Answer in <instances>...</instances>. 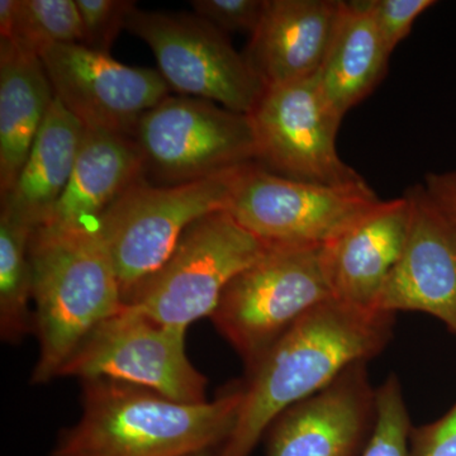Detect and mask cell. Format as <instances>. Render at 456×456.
<instances>
[{"label": "cell", "mask_w": 456, "mask_h": 456, "mask_svg": "<svg viewBox=\"0 0 456 456\" xmlns=\"http://www.w3.org/2000/svg\"><path fill=\"white\" fill-rule=\"evenodd\" d=\"M191 456H220L218 455V450H209V452H200V454Z\"/></svg>", "instance_id": "30"}, {"label": "cell", "mask_w": 456, "mask_h": 456, "mask_svg": "<svg viewBox=\"0 0 456 456\" xmlns=\"http://www.w3.org/2000/svg\"><path fill=\"white\" fill-rule=\"evenodd\" d=\"M410 416L395 374L377 389V416L362 456H410Z\"/></svg>", "instance_id": "23"}, {"label": "cell", "mask_w": 456, "mask_h": 456, "mask_svg": "<svg viewBox=\"0 0 456 456\" xmlns=\"http://www.w3.org/2000/svg\"><path fill=\"white\" fill-rule=\"evenodd\" d=\"M435 4L434 0H373L375 22L391 55L412 31L417 18Z\"/></svg>", "instance_id": "26"}, {"label": "cell", "mask_w": 456, "mask_h": 456, "mask_svg": "<svg viewBox=\"0 0 456 456\" xmlns=\"http://www.w3.org/2000/svg\"><path fill=\"white\" fill-rule=\"evenodd\" d=\"M134 139L145 171L165 185L194 182L256 163L248 114L206 99L169 97L141 117Z\"/></svg>", "instance_id": "8"}, {"label": "cell", "mask_w": 456, "mask_h": 456, "mask_svg": "<svg viewBox=\"0 0 456 456\" xmlns=\"http://www.w3.org/2000/svg\"><path fill=\"white\" fill-rule=\"evenodd\" d=\"M268 248L230 213H211L185 231L164 265L123 303L187 332L197 321L212 317L228 284Z\"/></svg>", "instance_id": "4"}, {"label": "cell", "mask_w": 456, "mask_h": 456, "mask_svg": "<svg viewBox=\"0 0 456 456\" xmlns=\"http://www.w3.org/2000/svg\"><path fill=\"white\" fill-rule=\"evenodd\" d=\"M35 334L40 356L33 384L59 377L74 351L121 310V287L97 228H36L29 240Z\"/></svg>", "instance_id": "3"}, {"label": "cell", "mask_w": 456, "mask_h": 456, "mask_svg": "<svg viewBox=\"0 0 456 456\" xmlns=\"http://www.w3.org/2000/svg\"><path fill=\"white\" fill-rule=\"evenodd\" d=\"M53 94L86 130L134 137L141 117L167 97L155 69L122 64L82 44H60L40 53Z\"/></svg>", "instance_id": "12"}, {"label": "cell", "mask_w": 456, "mask_h": 456, "mask_svg": "<svg viewBox=\"0 0 456 456\" xmlns=\"http://www.w3.org/2000/svg\"><path fill=\"white\" fill-rule=\"evenodd\" d=\"M248 116L256 163L266 170L329 187L368 184L338 155L336 136L342 118L323 95L317 74L266 88Z\"/></svg>", "instance_id": "11"}, {"label": "cell", "mask_w": 456, "mask_h": 456, "mask_svg": "<svg viewBox=\"0 0 456 456\" xmlns=\"http://www.w3.org/2000/svg\"><path fill=\"white\" fill-rule=\"evenodd\" d=\"M410 217V200L404 194L380 200L321 248L323 272L335 301L356 310L375 311L380 290L403 250Z\"/></svg>", "instance_id": "15"}, {"label": "cell", "mask_w": 456, "mask_h": 456, "mask_svg": "<svg viewBox=\"0 0 456 456\" xmlns=\"http://www.w3.org/2000/svg\"><path fill=\"white\" fill-rule=\"evenodd\" d=\"M55 94L40 56L0 42V194L11 191Z\"/></svg>", "instance_id": "20"}, {"label": "cell", "mask_w": 456, "mask_h": 456, "mask_svg": "<svg viewBox=\"0 0 456 456\" xmlns=\"http://www.w3.org/2000/svg\"><path fill=\"white\" fill-rule=\"evenodd\" d=\"M194 13L224 33L256 31L266 0H193Z\"/></svg>", "instance_id": "25"}, {"label": "cell", "mask_w": 456, "mask_h": 456, "mask_svg": "<svg viewBox=\"0 0 456 456\" xmlns=\"http://www.w3.org/2000/svg\"><path fill=\"white\" fill-rule=\"evenodd\" d=\"M330 299L321 248H269L228 284L211 320L248 369L297 321Z\"/></svg>", "instance_id": "6"}, {"label": "cell", "mask_w": 456, "mask_h": 456, "mask_svg": "<svg viewBox=\"0 0 456 456\" xmlns=\"http://www.w3.org/2000/svg\"><path fill=\"white\" fill-rule=\"evenodd\" d=\"M377 416V389L367 362H358L323 388L274 419L266 456H358Z\"/></svg>", "instance_id": "14"}, {"label": "cell", "mask_w": 456, "mask_h": 456, "mask_svg": "<svg viewBox=\"0 0 456 456\" xmlns=\"http://www.w3.org/2000/svg\"><path fill=\"white\" fill-rule=\"evenodd\" d=\"M126 28L154 53L158 71L169 88L248 114L265 86L226 33L196 13L134 8Z\"/></svg>", "instance_id": "10"}, {"label": "cell", "mask_w": 456, "mask_h": 456, "mask_svg": "<svg viewBox=\"0 0 456 456\" xmlns=\"http://www.w3.org/2000/svg\"><path fill=\"white\" fill-rule=\"evenodd\" d=\"M242 384L203 403L116 382H83L82 416L50 456H191L220 450L235 428Z\"/></svg>", "instance_id": "2"}, {"label": "cell", "mask_w": 456, "mask_h": 456, "mask_svg": "<svg viewBox=\"0 0 456 456\" xmlns=\"http://www.w3.org/2000/svg\"><path fill=\"white\" fill-rule=\"evenodd\" d=\"M411 217L403 250L374 310L422 312L456 335V236L424 184L404 191Z\"/></svg>", "instance_id": "13"}, {"label": "cell", "mask_w": 456, "mask_h": 456, "mask_svg": "<svg viewBox=\"0 0 456 456\" xmlns=\"http://www.w3.org/2000/svg\"><path fill=\"white\" fill-rule=\"evenodd\" d=\"M410 456H456V403L436 421L412 428Z\"/></svg>", "instance_id": "27"}, {"label": "cell", "mask_w": 456, "mask_h": 456, "mask_svg": "<svg viewBox=\"0 0 456 456\" xmlns=\"http://www.w3.org/2000/svg\"><path fill=\"white\" fill-rule=\"evenodd\" d=\"M83 26V44L89 49L110 53L136 8L130 0H75Z\"/></svg>", "instance_id": "24"}, {"label": "cell", "mask_w": 456, "mask_h": 456, "mask_svg": "<svg viewBox=\"0 0 456 456\" xmlns=\"http://www.w3.org/2000/svg\"><path fill=\"white\" fill-rule=\"evenodd\" d=\"M143 174L134 137L86 128L68 187L44 226L97 228L103 213Z\"/></svg>", "instance_id": "17"}, {"label": "cell", "mask_w": 456, "mask_h": 456, "mask_svg": "<svg viewBox=\"0 0 456 456\" xmlns=\"http://www.w3.org/2000/svg\"><path fill=\"white\" fill-rule=\"evenodd\" d=\"M342 0H266L244 56L265 88L318 74L340 22Z\"/></svg>", "instance_id": "16"}, {"label": "cell", "mask_w": 456, "mask_h": 456, "mask_svg": "<svg viewBox=\"0 0 456 456\" xmlns=\"http://www.w3.org/2000/svg\"><path fill=\"white\" fill-rule=\"evenodd\" d=\"M31 227L0 212V336L18 344L35 331L29 308L33 301V273L29 259Z\"/></svg>", "instance_id": "21"}, {"label": "cell", "mask_w": 456, "mask_h": 456, "mask_svg": "<svg viewBox=\"0 0 456 456\" xmlns=\"http://www.w3.org/2000/svg\"><path fill=\"white\" fill-rule=\"evenodd\" d=\"M185 336L123 303L90 332L59 377L116 380L183 403H203L208 379L189 360Z\"/></svg>", "instance_id": "9"}, {"label": "cell", "mask_w": 456, "mask_h": 456, "mask_svg": "<svg viewBox=\"0 0 456 456\" xmlns=\"http://www.w3.org/2000/svg\"><path fill=\"white\" fill-rule=\"evenodd\" d=\"M84 126L55 97L2 212L31 227L44 226L64 194L84 136Z\"/></svg>", "instance_id": "18"}, {"label": "cell", "mask_w": 456, "mask_h": 456, "mask_svg": "<svg viewBox=\"0 0 456 456\" xmlns=\"http://www.w3.org/2000/svg\"><path fill=\"white\" fill-rule=\"evenodd\" d=\"M242 167L163 187L142 178L103 213L97 230L112 260L123 302L164 265L194 222L226 209Z\"/></svg>", "instance_id": "5"}, {"label": "cell", "mask_w": 456, "mask_h": 456, "mask_svg": "<svg viewBox=\"0 0 456 456\" xmlns=\"http://www.w3.org/2000/svg\"><path fill=\"white\" fill-rule=\"evenodd\" d=\"M380 200L368 184H314L250 163L237 174L224 211L268 248H322Z\"/></svg>", "instance_id": "7"}, {"label": "cell", "mask_w": 456, "mask_h": 456, "mask_svg": "<svg viewBox=\"0 0 456 456\" xmlns=\"http://www.w3.org/2000/svg\"><path fill=\"white\" fill-rule=\"evenodd\" d=\"M395 314L362 311L330 299L305 314L248 369L235 428L220 456H251L287 408L367 362L391 341Z\"/></svg>", "instance_id": "1"}, {"label": "cell", "mask_w": 456, "mask_h": 456, "mask_svg": "<svg viewBox=\"0 0 456 456\" xmlns=\"http://www.w3.org/2000/svg\"><path fill=\"white\" fill-rule=\"evenodd\" d=\"M5 44L40 53L53 45L83 44V26L75 0H20L11 38Z\"/></svg>", "instance_id": "22"}, {"label": "cell", "mask_w": 456, "mask_h": 456, "mask_svg": "<svg viewBox=\"0 0 456 456\" xmlns=\"http://www.w3.org/2000/svg\"><path fill=\"white\" fill-rule=\"evenodd\" d=\"M391 53L375 22L373 0H342L340 22L318 84L341 118L382 83Z\"/></svg>", "instance_id": "19"}, {"label": "cell", "mask_w": 456, "mask_h": 456, "mask_svg": "<svg viewBox=\"0 0 456 456\" xmlns=\"http://www.w3.org/2000/svg\"><path fill=\"white\" fill-rule=\"evenodd\" d=\"M424 185L456 236V169L428 173L425 176Z\"/></svg>", "instance_id": "28"}, {"label": "cell", "mask_w": 456, "mask_h": 456, "mask_svg": "<svg viewBox=\"0 0 456 456\" xmlns=\"http://www.w3.org/2000/svg\"><path fill=\"white\" fill-rule=\"evenodd\" d=\"M20 0H0V41L11 38Z\"/></svg>", "instance_id": "29"}]
</instances>
